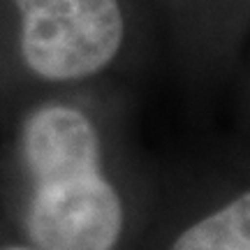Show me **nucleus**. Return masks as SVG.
Returning <instances> with one entry per match:
<instances>
[{"mask_svg": "<svg viewBox=\"0 0 250 250\" xmlns=\"http://www.w3.org/2000/svg\"><path fill=\"white\" fill-rule=\"evenodd\" d=\"M30 174L26 229L37 250H114L123 204L100 169L98 130L70 104L37 107L21 130Z\"/></svg>", "mask_w": 250, "mask_h": 250, "instance_id": "obj_1", "label": "nucleus"}, {"mask_svg": "<svg viewBox=\"0 0 250 250\" xmlns=\"http://www.w3.org/2000/svg\"><path fill=\"white\" fill-rule=\"evenodd\" d=\"M7 12L21 65L49 83L100 74L127 40L123 0H7Z\"/></svg>", "mask_w": 250, "mask_h": 250, "instance_id": "obj_2", "label": "nucleus"}, {"mask_svg": "<svg viewBox=\"0 0 250 250\" xmlns=\"http://www.w3.org/2000/svg\"><path fill=\"white\" fill-rule=\"evenodd\" d=\"M171 250H250V195L243 192L220 211L181 234Z\"/></svg>", "mask_w": 250, "mask_h": 250, "instance_id": "obj_3", "label": "nucleus"}, {"mask_svg": "<svg viewBox=\"0 0 250 250\" xmlns=\"http://www.w3.org/2000/svg\"><path fill=\"white\" fill-rule=\"evenodd\" d=\"M7 250H30V248H7Z\"/></svg>", "mask_w": 250, "mask_h": 250, "instance_id": "obj_4", "label": "nucleus"}]
</instances>
